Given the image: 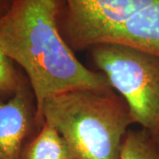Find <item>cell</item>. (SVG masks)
Listing matches in <instances>:
<instances>
[{"label":"cell","mask_w":159,"mask_h":159,"mask_svg":"<svg viewBox=\"0 0 159 159\" xmlns=\"http://www.w3.org/2000/svg\"><path fill=\"white\" fill-rule=\"evenodd\" d=\"M156 141H157V142L159 143V136L157 137V138H156Z\"/></svg>","instance_id":"9c48e42d"},{"label":"cell","mask_w":159,"mask_h":159,"mask_svg":"<svg viewBox=\"0 0 159 159\" xmlns=\"http://www.w3.org/2000/svg\"><path fill=\"white\" fill-rule=\"evenodd\" d=\"M32 96L23 84L11 98L0 99V159H20L34 122V105Z\"/></svg>","instance_id":"277c9868"},{"label":"cell","mask_w":159,"mask_h":159,"mask_svg":"<svg viewBox=\"0 0 159 159\" xmlns=\"http://www.w3.org/2000/svg\"><path fill=\"white\" fill-rule=\"evenodd\" d=\"M21 84L11 61L0 50V96H12Z\"/></svg>","instance_id":"52a82bcc"},{"label":"cell","mask_w":159,"mask_h":159,"mask_svg":"<svg viewBox=\"0 0 159 159\" xmlns=\"http://www.w3.org/2000/svg\"><path fill=\"white\" fill-rule=\"evenodd\" d=\"M51 125L67 143L74 159H120L128 127V105L112 89H75L47 97L41 126Z\"/></svg>","instance_id":"7a4b0ae2"},{"label":"cell","mask_w":159,"mask_h":159,"mask_svg":"<svg viewBox=\"0 0 159 159\" xmlns=\"http://www.w3.org/2000/svg\"><path fill=\"white\" fill-rule=\"evenodd\" d=\"M97 67L123 97L134 123L159 136V56L118 43L91 47Z\"/></svg>","instance_id":"3957f363"},{"label":"cell","mask_w":159,"mask_h":159,"mask_svg":"<svg viewBox=\"0 0 159 159\" xmlns=\"http://www.w3.org/2000/svg\"><path fill=\"white\" fill-rule=\"evenodd\" d=\"M120 159H159V143L148 131L128 130Z\"/></svg>","instance_id":"8992f818"},{"label":"cell","mask_w":159,"mask_h":159,"mask_svg":"<svg viewBox=\"0 0 159 159\" xmlns=\"http://www.w3.org/2000/svg\"><path fill=\"white\" fill-rule=\"evenodd\" d=\"M11 2V0H0V16L7 10Z\"/></svg>","instance_id":"ba28073f"},{"label":"cell","mask_w":159,"mask_h":159,"mask_svg":"<svg viewBox=\"0 0 159 159\" xmlns=\"http://www.w3.org/2000/svg\"><path fill=\"white\" fill-rule=\"evenodd\" d=\"M59 11L60 0H11L0 16V50L28 75L40 127L47 97L75 89H112L104 74L74 55L60 32Z\"/></svg>","instance_id":"6da1fadb"},{"label":"cell","mask_w":159,"mask_h":159,"mask_svg":"<svg viewBox=\"0 0 159 159\" xmlns=\"http://www.w3.org/2000/svg\"><path fill=\"white\" fill-rule=\"evenodd\" d=\"M38 134L25 143L20 159H74L67 143L51 125L43 123Z\"/></svg>","instance_id":"5b68a950"}]
</instances>
